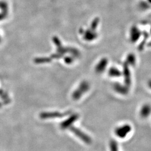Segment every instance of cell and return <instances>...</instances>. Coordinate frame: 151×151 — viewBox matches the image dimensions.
<instances>
[{
    "label": "cell",
    "mask_w": 151,
    "mask_h": 151,
    "mask_svg": "<svg viewBox=\"0 0 151 151\" xmlns=\"http://www.w3.org/2000/svg\"><path fill=\"white\" fill-rule=\"evenodd\" d=\"M90 88V85L88 82L83 81L80 84L79 86L73 92L72 97L75 100H78L81 98L83 93H86Z\"/></svg>",
    "instance_id": "6da1fadb"
},
{
    "label": "cell",
    "mask_w": 151,
    "mask_h": 151,
    "mask_svg": "<svg viewBox=\"0 0 151 151\" xmlns=\"http://www.w3.org/2000/svg\"><path fill=\"white\" fill-rule=\"evenodd\" d=\"M131 129L132 128L130 125L128 124H126L117 128L115 130V133L116 135H117L119 138H124L129 133H130Z\"/></svg>",
    "instance_id": "7a4b0ae2"
},
{
    "label": "cell",
    "mask_w": 151,
    "mask_h": 151,
    "mask_svg": "<svg viewBox=\"0 0 151 151\" xmlns=\"http://www.w3.org/2000/svg\"><path fill=\"white\" fill-rule=\"evenodd\" d=\"M71 131L75 134L76 135H77L78 138H80L81 140H83L84 142L86 143L87 144H90L91 142V138L87 135L86 134H85L83 132H82L80 130L75 128L73 127H72L70 128Z\"/></svg>",
    "instance_id": "3957f363"
},
{
    "label": "cell",
    "mask_w": 151,
    "mask_h": 151,
    "mask_svg": "<svg viewBox=\"0 0 151 151\" xmlns=\"http://www.w3.org/2000/svg\"><path fill=\"white\" fill-rule=\"evenodd\" d=\"M151 113V106L148 104L143 105L140 111V116L142 118H147Z\"/></svg>",
    "instance_id": "277c9868"
},
{
    "label": "cell",
    "mask_w": 151,
    "mask_h": 151,
    "mask_svg": "<svg viewBox=\"0 0 151 151\" xmlns=\"http://www.w3.org/2000/svg\"><path fill=\"white\" fill-rule=\"evenodd\" d=\"M78 118V115L77 114H73L72 115L70 118H69L68 120H67L65 122H63L62 124V128H67L71 126V125L73 124L76 122V120H77Z\"/></svg>",
    "instance_id": "5b68a950"
},
{
    "label": "cell",
    "mask_w": 151,
    "mask_h": 151,
    "mask_svg": "<svg viewBox=\"0 0 151 151\" xmlns=\"http://www.w3.org/2000/svg\"><path fill=\"white\" fill-rule=\"evenodd\" d=\"M114 89L118 93L123 94V95L127 94L128 92V89L127 86H124L123 85H121L119 83H115L114 85Z\"/></svg>",
    "instance_id": "8992f818"
},
{
    "label": "cell",
    "mask_w": 151,
    "mask_h": 151,
    "mask_svg": "<svg viewBox=\"0 0 151 151\" xmlns=\"http://www.w3.org/2000/svg\"><path fill=\"white\" fill-rule=\"evenodd\" d=\"M123 74H124V78H125V83H126L127 86H129V85L131 83L130 73L127 65H124Z\"/></svg>",
    "instance_id": "52a82bcc"
},
{
    "label": "cell",
    "mask_w": 151,
    "mask_h": 151,
    "mask_svg": "<svg viewBox=\"0 0 151 151\" xmlns=\"http://www.w3.org/2000/svg\"><path fill=\"white\" fill-rule=\"evenodd\" d=\"M106 65L107 62L105 60H103L101 62H100L96 67V71L97 73H101L103 72V71L105 70Z\"/></svg>",
    "instance_id": "ba28073f"
},
{
    "label": "cell",
    "mask_w": 151,
    "mask_h": 151,
    "mask_svg": "<svg viewBox=\"0 0 151 151\" xmlns=\"http://www.w3.org/2000/svg\"><path fill=\"white\" fill-rule=\"evenodd\" d=\"M109 75L110 77H119L121 76L122 73L121 72H120V70H118V69L115 68H111L109 70Z\"/></svg>",
    "instance_id": "9c48e42d"
},
{
    "label": "cell",
    "mask_w": 151,
    "mask_h": 151,
    "mask_svg": "<svg viewBox=\"0 0 151 151\" xmlns=\"http://www.w3.org/2000/svg\"><path fill=\"white\" fill-rule=\"evenodd\" d=\"M110 150L111 151H118V145L117 143L114 142L112 141L110 143Z\"/></svg>",
    "instance_id": "30bf717a"
},
{
    "label": "cell",
    "mask_w": 151,
    "mask_h": 151,
    "mask_svg": "<svg viewBox=\"0 0 151 151\" xmlns=\"http://www.w3.org/2000/svg\"><path fill=\"white\" fill-rule=\"evenodd\" d=\"M148 85H149V86L151 88V80L149 81V82H148Z\"/></svg>",
    "instance_id": "8fae6325"
}]
</instances>
